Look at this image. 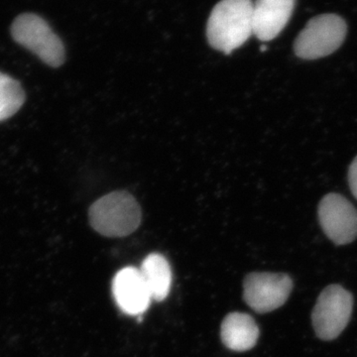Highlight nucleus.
<instances>
[{
	"label": "nucleus",
	"instance_id": "3",
	"mask_svg": "<svg viewBox=\"0 0 357 357\" xmlns=\"http://www.w3.org/2000/svg\"><path fill=\"white\" fill-rule=\"evenodd\" d=\"M347 26L337 14H321L312 18L294 43L296 55L304 60L326 57L337 50L347 36Z\"/></svg>",
	"mask_w": 357,
	"mask_h": 357
},
{
	"label": "nucleus",
	"instance_id": "11",
	"mask_svg": "<svg viewBox=\"0 0 357 357\" xmlns=\"http://www.w3.org/2000/svg\"><path fill=\"white\" fill-rule=\"evenodd\" d=\"M140 272L152 300L157 302L165 300L172 283V271L168 260L159 253H152L143 260Z\"/></svg>",
	"mask_w": 357,
	"mask_h": 357
},
{
	"label": "nucleus",
	"instance_id": "6",
	"mask_svg": "<svg viewBox=\"0 0 357 357\" xmlns=\"http://www.w3.org/2000/svg\"><path fill=\"white\" fill-rule=\"evenodd\" d=\"M292 288L288 275L251 273L244 279V301L255 312L265 314L283 306Z\"/></svg>",
	"mask_w": 357,
	"mask_h": 357
},
{
	"label": "nucleus",
	"instance_id": "10",
	"mask_svg": "<svg viewBox=\"0 0 357 357\" xmlns=\"http://www.w3.org/2000/svg\"><path fill=\"white\" fill-rule=\"evenodd\" d=\"M220 335L227 349L246 351L255 347L259 337V328L250 314L231 312L223 319Z\"/></svg>",
	"mask_w": 357,
	"mask_h": 357
},
{
	"label": "nucleus",
	"instance_id": "9",
	"mask_svg": "<svg viewBox=\"0 0 357 357\" xmlns=\"http://www.w3.org/2000/svg\"><path fill=\"white\" fill-rule=\"evenodd\" d=\"M295 0H256L253 34L262 41L276 38L292 16Z\"/></svg>",
	"mask_w": 357,
	"mask_h": 357
},
{
	"label": "nucleus",
	"instance_id": "5",
	"mask_svg": "<svg viewBox=\"0 0 357 357\" xmlns=\"http://www.w3.org/2000/svg\"><path fill=\"white\" fill-rule=\"evenodd\" d=\"M354 298L340 285H331L319 295L312 314L317 337L323 340L337 338L351 319Z\"/></svg>",
	"mask_w": 357,
	"mask_h": 357
},
{
	"label": "nucleus",
	"instance_id": "1",
	"mask_svg": "<svg viewBox=\"0 0 357 357\" xmlns=\"http://www.w3.org/2000/svg\"><path fill=\"white\" fill-rule=\"evenodd\" d=\"M252 0H222L213 7L206 37L215 50L225 54L243 46L253 34Z\"/></svg>",
	"mask_w": 357,
	"mask_h": 357
},
{
	"label": "nucleus",
	"instance_id": "2",
	"mask_svg": "<svg viewBox=\"0 0 357 357\" xmlns=\"http://www.w3.org/2000/svg\"><path fill=\"white\" fill-rule=\"evenodd\" d=\"M89 222L102 236L123 237L139 227L142 213L139 204L128 192H114L91 204Z\"/></svg>",
	"mask_w": 357,
	"mask_h": 357
},
{
	"label": "nucleus",
	"instance_id": "12",
	"mask_svg": "<svg viewBox=\"0 0 357 357\" xmlns=\"http://www.w3.org/2000/svg\"><path fill=\"white\" fill-rule=\"evenodd\" d=\"M24 102L25 93L21 84L0 72V122L17 114Z\"/></svg>",
	"mask_w": 357,
	"mask_h": 357
},
{
	"label": "nucleus",
	"instance_id": "4",
	"mask_svg": "<svg viewBox=\"0 0 357 357\" xmlns=\"http://www.w3.org/2000/svg\"><path fill=\"white\" fill-rule=\"evenodd\" d=\"M13 39L34 53L50 67H60L65 62V48L48 23L36 14L18 16L11 26Z\"/></svg>",
	"mask_w": 357,
	"mask_h": 357
},
{
	"label": "nucleus",
	"instance_id": "7",
	"mask_svg": "<svg viewBox=\"0 0 357 357\" xmlns=\"http://www.w3.org/2000/svg\"><path fill=\"white\" fill-rule=\"evenodd\" d=\"M319 220L326 236L337 245L351 243L357 236V211L340 195L324 197L319 206Z\"/></svg>",
	"mask_w": 357,
	"mask_h": 357
},
{
	"label": "nucleus",
	"instance_id": "8",
	"mask_svg": "<svg viewBox=\"0 0 357 357\" xmlns=\"http://www.w3.org/2000/svg\"><path fill=\"white\" fill-rule=\"evenodd\" d=\"M112 294L121 311L129 316H141L152 301L140 269L135 267L117 272L112 281Z\"/></svg>",
	"mask_w": 357,
	"mask_h": 357
},
{
	"label": "nucleus",
	"instance_id": "14",
	"mask_svg": "<svg viewBox=\"0 0 357 357\" xmlns=\"http://www.w3.org/2000/svg\"><path fill=\"white\" fill-rule=\"evenodd\" d=\"M266 50V47H261V51Z\"/></svg>",
	"mask_w": 357,
	"mask_h": 357
},
{
	"label": "nucleus",
	"instance_id": "13",
	"mask_svg": "<svg viewBox=\"0 0 357 357\" xmlns=\"http://www.w3.org/2000/svg\"><path fill=\"white\" fill-rule=\"evenodd\" d=\"M349 183L352 195L357 199V156L352 161L349 170Z\"/></svg>",
	"mask_w": 357,
	"mask_h": 357
}]
</instances>
